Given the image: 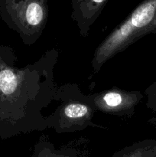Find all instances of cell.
Returning <instances> with one entry per match:
<instances>
[{
    "mask_svg": "<svg viewBox=\"0 0 156 157\" xmlns=\"http://www.w3.org/2000/svg\"><path fill=\"white\" fill-rule=\"evenodd\" d=\"M59 52L51 48L38 61L19 68L12 48L0 51V138L48 129L42 111L54 101V67Z\"/></svg>",
    "mask_w": 156,
    "mask_h": 157,
    "instance_id": "6da1fadb",
    "label": "cell"
},
{
    "mask_svg": "<svg viewBox=\"0 0 156 157\" xmlns=\"http://www.w3.org/2000/svg\"><path fill=\"white\" fill-rule=\"evenodd\" d=\"M156 32V0H145L96 47L92 59L95 74L111 58L143 37Z\"/></svg>",
    "mask_w": 156,
    "mask_h": 157,
    "instance_id": "7a4b0ae2",
    "label": "cell"
},
{
    "mask_svg": "<svg viewBox=\"0 0 156 157\" xmlns=\"http://www.w3.org/2000/svg\"><path fill=\"white\" fill-rule=\"evenodd\" d=\"M54 101L59 104L46 119L48 129L58 134L80 131L87 127L108 130L93 122L97 110L91 95L85 94L78 84L68 83L58 87Z\"/></svg>",
    "mask_w": 156,
    "mask_h": 157,
    "instance_id": "3957f363",
    "label": "cell"
},
{
    "mask_svg": "<svg viewBox=\"0 0 156 157\" xmlns=\"http://www.w3.org/2000/svg\"><path fill=\"white\" fill-rule=\"evenodd\" d=\"M49 0H0V17L26 45L37 42L49 16Z\"/></svg>",
    "mask_w": 156,
    "mask_h": 157,
    "instance_id": "277c9868",
    "label": "cell"
},
{
    "mask_svg": "<svg viewBox=\"0 0 156 157\" xmlns=\"http://www.w3.org/2000/svg\"><path fill=\"white\" fill-rule=\"evenodd\" d=\"M90 95L97 111L125 118L134 116L136 106L144 98L139 90H125L118 87L101 90Z\"/></svg>",
    "mask_w": 156,
    "mask_h": 157,
    "instance_id": "5b68a950",
    "label": "cell"
},
{
    "mask_svg": "<svg viewBox=\"0 0 156 157\" xmlns=\"http://www.w3.org/2000/svg\"><path fill=\"white\" fill-rule=\"evenodd\" d=\"M109 0H83L72 9L71 18L75 21L81 36L87 37Z\"/></svg>",
    "mask_w": 156,
    "mask_h": 157,
    "instance_id": "8992f818",
    "label": "cell"
},
{
    "mask_svg": "<svg viewBox=\"0 0 156 157\" xmlns=\"http://www.w3.org/2000/svg\"><path fill=\"white\" fill-rule=\"evenodd\" d=\"M113 157H156V139L138 141L115 152Z\"/></svg>",
    "mask_w": 156,
    "mask_h": 157,
    "instance_id": "52a82bcc",
    "label": "cell"
},
{
    "mask_svg": "<svg viewBox=\"0 0 156 157\" xmlns=\"http://www.w3.org/2000/svg\"><path fill=\"white\" fill-rule=\"evenodd\" d=\"M31 157H78V156L76 152L71 149L57 150L48 136L42 134L34 147L33 153Z\"/></svg>",
    "mask_w": 156,
    "mask_h": 157,
    "instance_id": "ba28073f",
    "label": "cell"
},
{
    "mask_svg": "<svg viewBox=\"0 0 156 157\" xmlns=\"http://www.w3.org/2000/svg\"><path fill=\"white\" fill-rule=\"evenodd\" d=\"M145 94L147 97L146 107L156 115V81L145 89Z\"/></svg>",
    "mask_w": 156,
    "mask_h": 157,
    "instance_id": "9c48e42d",
    "label": "cell"
},
{
    "mask_svg": "<svg viewBox=\"0 0 156 157\" xmlns=\"http://www.w3.org/2000/svg\"><path fill=\"white\" fill-rule=\"evenodd\" d=\"M148 124L151 126H154V127H156V115H154V116L152 117L151 119L148 120Z\"/></svg>",
    "mask_w": 156,
    "mask_h": 157,
    "instance_id": "30bf717a",
    "label": "cell"
},
{
    "mask_svg": "<svg viewBox=\"0 0 156 157\" xmlns=\"http://www.w3.org/2000/svg\"><path fill=\"white\" fill-rule=\"evenodd\" d=\"M82 1H83V0H71L72 9H74L75 7H76V6H77L78 5H79L80 3Z\"/></svg>",
    "mask_w": 156,
    "mask_h": 157,
    "instance_id": "8fae6325",
    "label": "cell"
},
{
    "mask_svg": "<svg viewBox=\"0 0 156 157\" xmlns=\"http://www.w3.org/2000/svg\"><path fill=\"white\" fill-rule=\"evenodd\" d=\"M2 44H0V51H1V49H2Z\"/></svg>",
    "mask_w": 156,
    "mask_h": 157,
    "instance_id": "7c38bea8",
    "label": "cell"
}]
</instances>
